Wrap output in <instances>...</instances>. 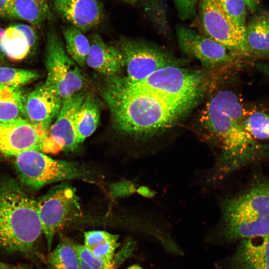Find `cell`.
I'll return each instance as SVG.
<instances>
[{
	"label": "cell",
	"instance_id": "6da1fadb",
	"mask_svg": "<svg viewBox=\"0 0 269 269\" xmlns=\"http://www.w3.org/2000/svg\"><path fill=\"white\" fill-rule=\"evenodd\" d=\"M101 90L120 132L145 137L174 126L188 106L134 88L119 76L108 77Z\"/></svg>",
	"mask_w": 269,
	"mask_h": 269
},
{
	"label": "cell",
	"instance_id": "e0dca14e",
	"mask_svg": "<svg viewBox=\"0 0 269 269\" xmlns=\"http://www.w3.org/2000/svg\"><path fill=\"white\" fill-rule=\"evenodd\" d=\"M90 50L86 64L108 77L118 76L124 67L122 54L117 46L106 43L98 34L89 39Z\"/></svg>",
	"mask_w": 269,
	"mask_h": 269
},
{
	"label": "cell",
	"instance_id": "603a6c76",
	"mask_svg": "<svg viewBox=\"0 0 269 269\" xmlns=\"http://www.w3.org/2000/svg\"><path fill=\"white\" fill-rule=\"evenodd\" d=\"M62 31L67 54L79 66L84 67L90 50L89 39L82 31L72 25L64 27Z\"/></svg>",
	"mask_w": 269,
	"mask_h": 269
},
{
	"label": "cell",
	"instance_id": "f1b7e54d",
	"mask_svg": "<svg viewBox=\"0 0 269 269\" xmlns=\"http://www.w3.org/2000/svg\"><path fill=\"white\" fill-rule=\"evenodd\" d=\"M225 11L239 25L246 27L247 7L243 0H218Z\"/></svg>",
	"mask_w": 269,
	"mask_h": 269
},
{
	"label": "cell",
	"instance_id": "4316f807",
	"mask_svg": "<svg viewBox=\"0 0 269 269\" xmlns=\"http://www.w3.org/2000/svg\"><path fill=\"white\" fill-rule=\"evenodd\" d=\"M39 76L35 71L0 66V84L20 87L32 82Z\"/></svg>",
	"mask_w": 269,
	"mask_h": 269
},
{
	"label": "cell",
	"instance_id": "277c9868",
	"mask_svg": "<svg viewBox=\"0 0 269 269\" xmlns=\"http://www.w3.org/2000/svg\"><path fill=\"white\" fill-rule=\"evenodd\" d=\"M223 237L241 240L269 234V178L254 182L240 194L226 200L223 208Z\"/></svg>",
	"mask_w": 269,
	"mask_h": 269
},
{
	"label": "cell",
	"instance_id": "5bb4252c",
	"mask_svg": "<svg viewBox=\"0 0 269 269\" xmlns=\"http://www.w3.org/2000/svg\"><path fill=\"white\" fill-rule=\"evenodd\" d=\"M62 101L45 83L41 84L25 96L24 119L48 131L52 122L59 113Z\"/></svg>",
	"mask_w": 269,
	"mask_h": 269
},
{
	"label": "cell",
	"instance_id": "ffe728a7",
	"mask_svg": "<svg viewBox=\"0 0 269 269\" xmlns=\"http://www.w3.org/2000/svg\"><path fill=\"white\" fill-rule=\"evenodd\" d=\"M14 19L40 27L53 17L47 0H12Z\"/></svg>",
	"mask_w": 269,
	"mask_h": 269
},
{
	"label": "cell",
	"instance_id": "ba28073f",
	"mask_svg": "<svg viewBox=\"0 0 269 269\" xmlns=\"http://www.w3.org/2000/svg\"><path fill=\"white\" fill-rule=\"evenodd\" d=\"M37 210L48 252L56 233L81 213L75 189L64 184L54 187L37 201Z\"/></svg>",
	"mask_w": 269,
	"mask_h": 269
},
{
	"label": "cell",
	"instance_id": "ac0fdd59",
	"mask_svg": "<svg viewBox=\"0 0 269 269\" xmlns=\"http://www.w3.org/2000/svg\"><path fill=\"white\" fill-rule=\"evenodd\" d=\"M243 54L257 59L269 58V11H259L246 26Z\"/></svg>",
	"mask_w": 269,
	"mask_h": 269
},
{
	"label": "cell",
	"instance_id": "8992f818",
	"mask_svg": "<svg viewBox=\"0 0 269 269\" xmlns=\"http://www.w3.org/2000/svg\"><path fill=\"white\" fill-rule=\"evenodd\" d=\"M127 83L137 89L189 107L200 94L202 78L195 71L170 65L156 70L139 82Z\"/></svg>",
	"mask_w": 269,
	"mask_h": 269
},
{
	"label": "cell",
	"instance_id": "7402d4cb",
	"mask_svg": "<svg viewBox=\"0 0 269 269\" xmlns=\"http://www.w3.org/2000/svg\"><path fill=\"white\" fill-rule=\"evenodd\" d=\"M84 246L95 256L107 261H114L116 249L119 247V235L105 231L84 233Z\"/></svg>",
	"mask_w": 269,
	"mask_h": 269
},
{
	"label": "cell",
	"instance_id": "836d02e7",
	"mask_svg": "<svg viewBox=\"0 0 269 269\" xmlns=\"http://www.w3.org/2000/svg\"><path fill=\"white\" fill-rule=\"evenodd\" d=\"M247 9L252 13L257 12L259 9L261 0H243Z\"/></svg>",
	"mask_w": 269,
	"mask_h": 269
},
{
	"label": "cell",
	"instance_id": "8fae6325",
	"mask_svg": "<svg viewBox=\"0 0 269 269\" xmlns=\"http://www.w3.org/2000/svg\"><path fill=\"white\" fill-rule=\"evenodd\" d=\"M85 96L84 93L79 92L63 100L56 121L48 130L43 152L72 151L79 145L74 120L76 113Z\"/></svg>",
	"mask_w": 269,
	"mask_h": 269
},
{
	"label": "cell",
	"instance_id": "8d00e7d4",
	"mask_svg": "<svg viewBox=\"0 0 269 269\" xmlns=\"http://www.w3.org/2000/svg\"><path fill=\"white\" fill-rule=\"evenodd\" d=\"M127 269H143V268H141L140 266L138 265H133L132 266H131L127 268Z\"/></svg>",
	"mask_w": 269,
	"mask_h": 269
},
{
	"label": "cell",
	"instance_id": "9a60e30c",
	"mask_svg": "<svg viewBox=\"0 0 269 269\" xmlns=\"http://www.w3.org/2000/svg\"><path fill=\"white\" fill-rule=\"evenodd\" d=\"M52 5L62 18L83 32L96 27L104 17L99 0H52Z\"/></svg>",
	"mask_w": 269,
	"mask_h": 269
},
{
	"label": "cell",
	"instance_id": "5b68a950",
	"mask_svg": "<svg viewBox=\"0 0 269 269\" xmlns=\"http://www.w3.org/2000/svg\"><path fill=\"white\" fill-rule=\"evenodd\" d=\"M15 157L21 181L33 189L61 180L85 179L89 174L76 163L55 159L38 150L25 151Z\"/></svg>",
	"mask_w": 269,
	"mask_h": 269
},
{
	"label": "cell",
	"instance_id": "484cf974",
	"mask_svg": "<svg viewBox=\"0 0 269 269\" xmlns=\"http://www.w3.org/2000/svg\"><path fill=\"white\" fill-rule=\"evenodd\" d=\"M243 126L255 139L260 141L269 140V114L261 111L249 113Z\"/></svg>",
	"mask_w": 269,
	"mask_h": 269
},
{
	"label": "cell",
	"instance_id": "30bf717a",
	"mask_svg": "<svg viewBox=\"0 0 269 269\" xmlns=\"http://www.w3.org/2000/svg\"><path fill=\"white\" fill-rule=\"evenodd\" d=\"M117 47L124 59L130 83L139 82L161 68L175 65L174 61L162 51L143 42L122 38Z\"/></svg>",
	"mask_w": 269,
	"mask_h": 269
},
{
	"label": "cell",
	"instance_id": "4fadbf2b",
	"mask_svg": "<svg viewBox=\"0 0 269 269\" xmlns=\"http://www.w3.org/2000/svg\"><path fill=\"white\" fill-rule=\"evenodd\" d=\"M176 29L181 50L207 67H215L231 61L234 54L238 52L187 26L179 25Z\"/></svg>",
	"mask_w": 269,
	"mask_h": 269
},
{
	"label": "cell",
	"instance_id": "d6986e66",
	"mask_svg": "<svg viewBox=\"0 0 269 269\" xmlns=\"http://www.w3.org/2000/svg\"><path fill=\"white\" fill-rule=\"evenodd\" d=\"M100 117L99 102L91 95H86L75 116V127L80 144L97 128Z\"/></svg>",
	"mask_w": 269,
	"mask_h": 269
},
{
	"label": "cell",
	"instance_id": "52a82bcc",
	"mask_svg": "<svg viewBox=\"0 0 269 269\" xmlns=\"http://www.w3.org/2000/svg\"><path fill=\"white\" fill-rule=\"evenodd\" d=\"M44 64L45 83L64 100L79 92L85 79L79 66L67 54L62 39L54 28L47 30Z\"/></svg>",
	"mask_w": 269,
	"mask_h": 269
},
{
	"label": "cell",
	"instance_id": "2e32d148",
	"mask_svg": "<svg viewBox=\"0 0 269 269\" xmlns=\"http://www.w3.org/2000/svg\"><path fill=\"white\" fill-rule=\"evenodd\" d=\"M228 269H269V234L240 240Z\"/></svg>",
	"mask_w": 269,
	"mask_h": 269
},
{
	"label": "cell",
	"instance_id": "cb8c5ba5",
	"mask_svg": "<svg viewBox=\"0 0 269 269\" xmlns=\"http://www.w3.org/2000/svg\"><path fill=\"white\" fill-rule=\"evenodd\" d=\"M1 45L4 55L14 61L23 60L31 49L24 33L14 25L5 29L2 37Z\"/></svg>",
	"mask_w": 269,
	"mask_h": 269
},
{
	"label": "cell",
	"instance_id": "d4e9b609",
	"mask_svg": "<svg viewBox=\"0 0 269 269\" xmlns=\"http://www.w3.org/2000/svg\"><path fill=\"white\" fill-rule=\"evenodd\" d=\"M76 247L70 239H63L48 257L49 269H81Z\"/></svg>",
	"mask_w": 269,
	"mask_h": 269
},
{
	"label": "cell",
	"instance_id": "7c38bea8",
	"mask_svg": "<svg viewBox=\"0 0 269 269\" xmlns=\"http://www.w3.org/2000/svg\"><path fill=\"white\" fill-rule=\"evenodd\" d=\"M48 132L24 119L0 122V153L16 156L28 150L42 151Z\"/></svg>",
	"mask_w": 269,
	"mask_h": 269
},
{
	"label": "cell",
	"instance_id": "9c48e42d",
	"mask_svg": "<svg viewBox=\"0 0 269 269\" xmlns=\"http://www.w3.org/2000/svg\"><path fill=\"white\" fill-rule=\"evenodd\" d=\"M201 24L207 37L243 54L246 27L224 9L218 0H200Z\"/></svg>",
	"mask_w": 269,
	"mask_h": 269
},
{
	"label": "cell",
	"instance_id": "f546056e",
	"mask_svg": "<svg viewBox=\"0 0 269 269\" xmlns=\"http://www.w3.org/2000/svg\"><path fill=\"white\" fill-rule=\"evenodd\" d=\"M130 3H138L148 17H155L164 14L166 5L163 0H121Z\"/></svg>",
	"mask_w": 269,
	"mask_h": 269
},
{
	"label": "cell",
	"instance_id": "4dcf8cb0",
	"mask_svg": "<svg viewBox=\"0 0 269 269\" xmlns=\"http://www.w3.org/2000/svg\"><path fill=\"white\" fill-rule=\"evenodd\" d=\"M178 15L182 20L191 19L196 14L200 0H173Z\"/></svg>",
	"mask_w": 269,
	"mask_h": 269
},
{
	"label": "cell",
	"instance_id": "83f0119b",
	"mask_svg": "<svg viewBox=\"0 0 269 269\" xmlns=\"http://www.w3.org/2000/svg\"><path fill=\"white\" fill-rule=\"evenodd\" d=\"M81 269H115V261H107L95 256L84 245L77 244Z\"/></svg>",
	"mask_w": 269,
	"mask_h": 269
},
{
	"label": "cell",
	"instance_id": "3957f363",
	"mask_svg": "<svg viewBox=\"0 0 269 269\" xmlns=\"http://www.w3.org/2000/svg\"><path fill=\"white\" fill-rule=\"evenodd\" d=\"M42 234L37 201L15 181H0V249L32 255Z\"/></svg>",
	"mask_w": 269,
	"mask_h": 269
},
{
	"label": "cell",
	"instance_id": "d6a6232c",
	"mask_svg": "<svg viewBox=\"0 0 269 269\" xmlns=\"http://www.w3.org/2000/svg\"><path fill=\"white\" fill-rule=\"evenodd\" d=\"M0 17L14 19L12 0H0Z\"/></svg>",
	"mask_w": 269,
	"mask_h": 269
},
{
	"label": "cell",
	"instance_id": "44dd1931",
	"mask_svg": "<svg viewBox=\"0 0 269 269\" xmlns=\"http://www.w3.org/2000/svg\"><path fill=\"white\" fill-rule=\"evenodd\" d=\"M24 97L20 87L0 84V122L24 119Z\"/></svg>",
	"mask_w": 269,
	"mask_h": 269
},
{
	"label": "cell",
	"instance_id": "1f68e13d",
	"mask_svg": "<svg viewBox=\"0 0 269 269\" xmlns=\"http://www.w3.org/2000/svg\"><path fill=\"white\" fill-rule=\"evenodd\" d=\"M14 25L24 33L31 49L36 45L38 36L35 29L33 27L24 24H16Z\"/></svg>",
	"mask_w": 269,
	"mask_h": 269
},
{
	"label": "cell",
	"instance_id": "7a4b0ae2",
	"mask_svg": "<svg viewBox=\"0 0 269 269\" xmlns=\"http://www.w3.org/2000/svg\"><path fill=\"white\" fill-rule=\"evenodd\" d=\"M247 114L239 97L228 90L216 94L201 113L202 126L220 145L223 168L241 167L250 162L257 153L258 141L241 123Z\"/></svg>",
	"mask_w": 269,
	"mask_h": 269
},
{
	"label": "cell",
	"instance_id": "d590c367",
	"mask_svg": "<svg viewBox=\"0 0 269 269\" xmlns=\"http://www.w3.org/2000/svg\"><path fill=\"white\" fill-rule=\"evenodd\" d=\"M5 29L0 27V60L2 59L4 56V54L3 53L2 49V45H1V39L2 37L3 36V34L4 33Z\"/></svg>",
	"mask_w": 269,
	"mask_h": 269
},
{
	"label": "cell",
	"instance_id": "e575fe53",
	"mask_svg": "<svg viewBox=\"0 0 269 269\" xmlns=\"http://www.w3.org/2000/svg\"><path fill=\"white\" fill-rule=\"evenodd\" d=\"M0 269H29L27 267L22 265H15L0 261Z\"/></svg>",
	"mask_w": 269,
	"mask_h": 269
}]
</instances>
